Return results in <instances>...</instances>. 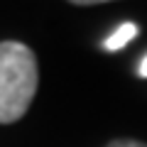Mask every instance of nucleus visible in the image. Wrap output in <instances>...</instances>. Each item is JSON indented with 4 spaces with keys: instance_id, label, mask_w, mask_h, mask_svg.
Wrapping results in <instances>:
<instances>
[{
    "instance_id": "nucleus-1",
    "label": "nucleus",
    "mask_w": 147,
    "mask_h": 147,
    "mask_svg": "<svg viewBox=\"0 0 147 147\" xmlns=\"http://www.w3.org/2000/svg\"><path fill=\"white\" fill-rule=\"evenodd\" d=\"M39 86L37 57L22 42H0V123L10 125L27 113Z\"/></svg>"
},
{
    "instance_id": "nucleus-2",
    "label": "nucleus",
    "mask_w": 147,
    "mask_h": 147,
    "mask_svg": "<svg viewBox=\"0 0 147 147\" xmlns=\"http://www.w3.org/2000/svg\"><path fill=\"white\" fill-rule=\"evenodd\" d=\"M135 34H137V27L132 25V22L120 25L110 37H105V42H103L105 52H118V49H123L127 42H130V39H135Z\"/></svg>"
},
{
    "instance_id": "nucleus-3",
    "label": "nucleus",
    "mask_w": 147,
    "mask_h": 147,
    "mask_svg": "<svg viewBox=\"0 0 147 147\" xmlns=\"http://www.w3.org/2000/svg\"><path fill=\"white\" fill-rule=\"evenodd\" d=\"M105 147H147L145 142H140V140H130V137H120V140H113V142H108Z\"/></svg>"
},
{
    "instance_id": "nucleus-4",
    "label": "nucleus",
    "mask_w": 147,
    "mask_h": 147,
    "mask_svg": "<svg viewBox=\"0 0 147 147\" xmlns=\"http://www.w3.org/2000/svg\"><path fill=\"white\" fill-rule=\"evenodd\" d=\"M137 74H140L142 79H147V57L140 61V69H137Z\"/></svg>"
}]
</instances>
